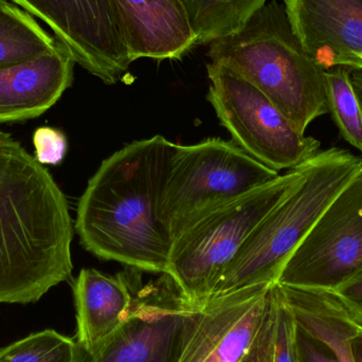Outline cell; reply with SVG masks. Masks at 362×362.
Returning a JSON list of instances; mask_svg holds the SVG:
<instances>
[{
	"mask_svg": "<svg viewBox=\"0 0 362 362\" xmlns=\"http://www.w3.org/2000/svg\"><path fill=\"white\" fill-rule=\"evenodd\" d=\"M176 146L157 135L101 163L76 211L74 228L87 251L139 272L167 274L173 238L159 218V202Z\"/></svg>",
	"mask_w": 362,
	"mask_h": 362,
	"instance_id": "6da1fadb",
	"label": "cell"
},
{
	"mask_svg": "<svg viewBox=\"0 0 362 362\" xmlns=\"http://www.w3.org/2000/svg\"><path fill=\"white\" fill-rule=\"evenodd\" d=\"M74 226L49 172L0 132V304L36 303L72 276Z\"/></svg>",
	"mask_w": 362,
	"mask_h": 362,
	"instance_id": "7a4b0ae2",
	"label": "cell"
},
{
	"mask_svg": "<svg viewBox=\"0 0 362 362\" xmlns=\"http://www.w3.org/2000/svg\"><path fill=\"white\" fill-rule=\"evenodd\" d=\"M208 57L255 85L301 134L329 112L327 70L304 50L276 0L233 34L213 40Z\"/></svg>",
	"mask_w": 362,
	"mask_h": 362,
	"instance_id": "3957f363",
	"label": "cell"
},
{
	"mask_svg": "<svg viewBox=\"0 0 362 362\" xmlns=\"http://www.w3.org/2000/svg\"><path fill=\"white\" fill-rule=\"evenodd\" d=\"M361 169L362 157L350 151H319L305 163L295 187L248 236L211 298L276 283L285 264L319 217Z\"/></svg>",
	"mask_w": 362,
	"mask_h": 362,
	"instance_id": "277c9868",
	"label": "cell"
},
{
	"mask_svg": "<svg viewBox=\"0 0 362 362\" xmlns=\"http://www.w3.org/2000/svg\"><path fill=\"white\" fill-rule=\"evenodd\" d=\"M305 163L218 206L173 240L165 274L183 297L196 304L210 299L248 236L302 177Z\"/></svg>",
	"mask_w": 362,
	"mask_h": 362,
	"instance_id": "5b68a950",
	"label": "cell"
},
{
	"mask_svg": "<svg viewBox=\"0 0 362 362\" xmlns=\"http://www.w3.org/2000/svg\"><path fill=\"white\" fill-rule=\"evenodd\" d=\"M280 176L234 141L219 138L177 146L159 202L173 240L192 223Z\"/></svg>",
	"mask_w": 362,
	"mask_h": 362,
	"instance_id": "8992f818",
	"label": "cell"
},
{
	"mask_svg": "<svg viewBox=\"0 0 362 362\" xmlns=\"http://www.w3.org/2000/svg\"><path fill=\"white\" fill-rule=\"evenodd\" d=\"M208 101L233 141L274 171L293 170L319 152L320 141L301 134L288 118L246 78L219 64L206 66Z\"/></svg>",
	"mask_w": 362,
	"mask_h": 362,
	"instance_id": "52a82bcc",
	"label": "cell"
},
{
	"mask_svg": "<svg viewBox=\"0 0 362 362\" xmlns=\"http://www.w3.org/2000/svg\"><path fill=\"white\" fill-rule=\"evenodd\" d=\"M279 302L276 283L206 300L180 362H272Z\"/></svg>",
	"mask_w": 362,
	"mask_h": 362,
	"instance_id": "ba28073f",
	"label": "cell"
},
{
	"mask_svg": "<svg viewBox=\"0 0 362 362\" xmlns=\"http://www.w3.org/2000/svg\"><path fill=\"white\" fill-rule=\"evenodd\" d=\"M362 270V169L325 209L276 283L335 291Z\"/></svg>",
	"mask_w": 362,
	"mask_h": 362,
	"instance_id": "9c48e42d",
	"label": "cell"
},
{
	"mask_svg": "<svg viewBox=\"0 0 362 362\" xmlns=\"http://www.w3.org/2000/svg\"><path fill=\"white\" fill-rule=\"evenodd\" d=\"M202 304L183 297L167 274L155 284L134 288L131 312L123 325L84 362H180Z\"/></svg>",
	"mask_w": 362,
	"mask_h": 362,
	"instance_id": "30bf717a",
	"label": "cell"
},
{
	"mask_svg": "<svg viewBox=\"0 0 362 362\" xmlns=\"http://www.w3.org/2000/svg\"><path fill=\"white\" fill-rule=\"evenodd\" d=\"M11 1L44 21L76 63L105 84H116L131 66L110 0Z\"/></svg>",
	"mask_w": 362,
	"mask_h": 362,
	"instance_id": "8fae6325",
	"label": "cell"
},
{
	"mask_svg": "<svg viewBox=\"0 0 362 362\" xmlns=\"http://www.w3.org/2000/svg\"><path fill=\"white\" fill-rule=\"evenodd\" d=\"M293 33L325 70L357 69L362 54V0H283Z\"/></svg>",
	"mask_w": 362,
	"mask_h": 362,
	"instance_id": "7c38bea8",
	"label": "cell"
},
{
	"mask_svg": "<svg viewBox=\"0 0 362 362\" xmlns=\"http://www.w3.org/2000/svg\"><path fill=\"white\" fill-rule=\"evenodd\" d=\"M132 63L180 59L197 45L182 0H110Z\"/></svg>",
	"mask_w": 362,
	"mask_h": 362,
	"instance_id": "4fadbf2b",
	"label": "cell"
},
{
	"mask_svg": "<svg viewBox=\"0 0 362 362\" xmlns=\"http://www.w3.org/2000/svg\"><path fill=\"white\" fill-rule=\"evenodd\" d=\"M76 61L57 42L45 54L0 69V123L36 118L52 107L74 81Z\"/></svg>",
	"mask_w": 362,
	"mask_h": 362,
	"instance_id": "5bb4252c",
	"label": "cell"
},
{
	"mask_svg": "<svg viewBox=\"0 0 362 362\" xmlns=\"http://www.w3.org/2000/svg\"><path fill=\"white\" fill-rule=\"evenodd\" d=\"M76 344L88 357L104 348L131 312L134 284L124 274L85 268L72 284Z\"/></svg>",
	"mask_w": 362,
	"mask_h": 362,
	"instance_id": "9a60e30c",
	"label": "cell"
},
{
	"mask_svg": "<svg viewBox=\"0 0 362 362\" xmlns=\"http://www.w3.org/2000/svg\"><path fill=\"white\" fill-rule=\"evenodd\" d=\"M279 285L298 327L344 362H362V321L334 291Z\"/></svg>",
	"mask_w": 362,
	"mask_h": 362,
	"instance_id": "2e32d148",
	"label": "cell"
},
{
	"mask_svg": "<svg viewBox=\"0 0 362 362\" xmlns=\"http://www.w3.org/2000/svg\"><path fill=\"white\" fill-rule=\"evenodd\" d=\"M57 42L27 11L0 0V69L36 59Z\"/></svg>",
	"mask_w": 362,
	"mask_h": 362,
	"instance_id": "e0dca14e",
	"label": "cell"
},
{
	"mask_svg": "<svg viewBox=\"0 0 362 362\" xmlns=\"http://www.w3.org/2000/svg\"><path fill=\"white\" fill-rule=\"evenodd\" d=\"M189 23L197 36V45L233 34L267 0H182Z\"/></svg>",
	"mask_w": 362,
	"mask_h": 362,
	"instance_id": "ac0fdd59",
	"label": "cell"
},
{
	"mask_svg": "<svg viewBox=\"0 0 362 362\" xmlns=\"http://www.w3.org/2000/svg\"><path fill=\"white\" fill-rule=\"evenodd\" d=\"M327 106L342 138L362 155V105L351 80V69L325 71Z\"/></svg>",
	"mask_w": 362,
	"mask_h": 362,
	"instance_id": "d6986e66",
	"label": "cell"
},
{
	"mask_svg": "<svg viewBox=\"0 0 362 362\" xmlns=\"http://www.w3.org/2000/svg\"><path fill=\"white\" fill-rule=\"evenodd\" d=\"M76 339L54 329L31 334L0 349V362H84Z\"/></svg>",
	"mask_w": 362,
	"mask_h": 362,
	"instance_id": "ffe728a7",
	"label": "cell"
},
{
	"mask_svg": "<svg viewBox=\"0 0 362 362\" xmlns=\"http://www.w3.org/2000/svg\"><path fill=\"white\" fill-rule=\"evenodd\" d=\"M279 297H280V302H279L272 362H299L297 346L298 325L291 310L283 301L280 291H279Z\"/></svg>",
	"mask_w": 362,
	"mask_h": 362,
	"instance_id": "44dd1931",
	"label": "cell"
},
{
	"mask_svg": "<svg viewBox=\"0 0 362 362\" xmlns=\"http://www.w3.org/2000/svg\"><path fill=\"white\" fill-rule=\"evenodd\" d=\"M36 160L40 165H57L67 152V138L59 129L44 127L36 129L33 136Z\"/></svg>",
	"mask_w": 362,
	"mask_h": 362,
	"instance_id": "7402d4cb",
	"label": "cell"
},
{
	"mask_svg": "<svg viewBox=\"0 0 362 362\" xmlns=\"http://www.w3.org/2000/svg\"><path fill=\"white\" fill-rule=\"evenodd\" d=\"M297 346L299 362H344L325 344L317 341L299 327L297 331Z\"/></svg>",
	"mask_w": 362,
	"mask_h": 362,
	"instance_id": "603a6c76",
	"label": "cell"
},
{
	"mask_svg": "<svg viewBox=\"0 0 362 362\" xmlns=\"http://www.w3.org/2000/svg\"><path fill=\"white\" fill-rule=\"evenodd\" d=\"M333 291L349 310L362 321V270Z\"/></svg>",
	"mask_w": 362,
	"mask_h": 362,
	"instance_id": "cb8c5ba5",
	"label": "cell"
},
{
	"mask_svg": "<svg viewBox=\"0 0 362 362\" xmlns=\"http://www.w3.org/2000/svg\"><path fill=\"white\" fill-rule=\"evenodd\" d=\"M351 80L362 105V70L351 69Z\"/></svg>",
	"mask_w": 362,
	"mask_h": 362,
	"instance_id": "d4e9b609",
	"label": "cell"
},
{
	"mask_svg": "<svg viewBox=\"0 0 362 362\" xmlns=\"http://www.w3.org/2000/svg\"><path fill=\"white\" fill-rule=\"evenodd\" d=\"M357 69L362 70V54L359 55L358 64H357Z\"/></svg>",
	"mask_w": 362,
	"mask_h": 362,
	"instance_id": "484cf974",
	"label": "cell"
},
{
	"mask_svg": "<svg viewBox=\"0 0 362 362\" xmlns=\"http://www.w3.org/2000/svg\"><path fill=\"white\" fill-rule=\"evenodd\" d=\"M362 157V156H361Z\"/></svg>",
	"mask_w": 362,
	"mask_h": 362,
	"instance_id": "4316f807",
	"label": "cell"
}]
</instances>
